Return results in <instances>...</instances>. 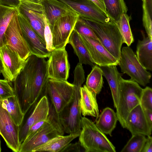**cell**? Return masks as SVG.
<instances>
[{
  "label": "cell",
  "mask_w": 152,
  "mask_h": 152,
  "mask_svg": "<svg viewBox=\"0 0 152 152\" xmlns=\"http://www.w3.org/2000/svg\"><path fill=\"white\" fill-rule=\"evenodd\" d=\"M4 79L13 82L23 67L26 60L22 58L11 47L6 45L0 49Z\"/></svg>",
  "instance_id": "10"
},
{
  "label": "cell",
  "mask_w": 152,
  "mask_h": 152,
  "mask_svg": "<svg viewBox=\"0 0 152 152\" xmlns=\"http://www.w3.org/2000/svg\"><path fill=\"white\" fill-rule=\"evenodd\" d=\"M131 17L126 13L123 14L118 21L116 23L121 36L124 43L130 46L134 41L133 36L129 25Z\"/></svg>",
  "instance_id": "31"
},
{
  "label": "cell",
  "mask_w": 152,
  "mask_h": 152,
  "mask_svg": "<svg viewBox=\"0 0 152 152\" xmlns=\"http://www.w3.org/2000/svg\"><path fill=\"white\" fill-rule=\"evenodd\" d=\"M118 65L121 72L131 77L130 80L143 86L150 82L151 74L141 65L129 46L124 47L121 49Z\"/></svg>",
  "instance_id": "8"
},
{
  "label": "cell",
  "mask_w": 152,
  "mask_h": 152,
  "mask_svg": "<svg viewBox=\"0 0 152 152\" xmlns=\"http://www.w3.org/2000/svg\"><path fill=\"white\" fill-rule=\"evenodd\" d=\"M143 110L147 121L150 127L152 129V110Z\"/></svg>",
  "instance_id": "43"
},
{
  "label": "cell",
  "mask_w": 152,
  "mask_h": 152,
  "mask_svg": "<svg viewBox=\"0 0 152 152\" xmlns=\"http://www.w3.org/2000/svg\"><path fill=\"white\" fill-rule=\"evenodd\" d=\"M41 3L51 31L56 20L70 12H75L71 8L57 0H42Z\"/></svg>",
  "instance_id": "20"
},
{
  "label": "cell",
  "mask_w": 152,
  "mask_h": 152,
  "mask_svg": "<svg viewBox=\"0 0 152 152\" xmlns=\"http://www.w3.org/2000/svg\"><path fill=\"white\" fill-rule=\"evenodd\" d=\"M73 48L74 52L77 56L79 63L81 64H88L92 67L95 65L81 39L79 34L74 29L72 32L68 41Z\"/></svg>",
  "instance_id": "26"
},
{
  "label": "cell",
  "mask_w": 152,
  "mask_h": 152,
  "mask_svg": "<svg viewBox=\"0 0 152 152\" xmlns=\"http://www.w3.org/2000/svg\"><path fill=\"white\" fill-rule=\"evenodd\" d=\"M18 15L23 37L31 55L40 58L49 57L51 52L48 51L47 49L45 42L42 40L24 16L18 12Z\"/></svg>",
  "instance_id": "11"
},
{
  "label": "cell",
  "mask_w": 152,
  "mask_h": 152,
  "mask_svg": "<svg viewBox=\"0 0 152 152\" xmlns=\"http://www.w3.org/2000/svg\"><path fill=\"white\" fill-rule=\"evenodd\" d=\"M20 126L14 122L7 111L2 106L0 100V134L8 147L13 151L19 152L21 144Z\"/></svg>",
  "instance_id": "15"
},
{
  "label": "cell",
  "mask_w": 152,
  "mask_h": 152,
  "mask_svg": "<svg viewBox=\"0 0 152 152\" xmlns=\"http://www.w3.org/2000/svg\"><path fill=\"white\" fill-rule=\"evenodd\" d=\"M152 152V137L147 136V140L141 152Z\"/></svg>",
  "instance_id": "41"
},
{
  "label": "cell",
  "mask_w": 152,
  "mask_h": 152,
  "mask_svg": "<svg viewBox=\"0 0 152 152\" xmlns=\"http://www.w3.org/2000/svg\"><path fill=\"white\" fill-rule=\"evenodd\" d=\"M64 132L54 110L50 105L48 120L31 137L21 143L19 152H32L52 139L64 135Z\"/></svg>",
  "instance_id": "6"
},
{
  "label": "cell",
  "mask_w": 152,
  "mask_h": 152,
  "mask_svg": "<svg viewBox=\"0 0 152 152\" xmlns=\"http://www.w3.org/2000/svg\"><path fill=\"white\" fill-rule=\"evenodd\" d=\"M80 133L58 136L35 148L32 152H61L66 146L78 137Z\"/></svg>",
  "instance_id": "24"
},
{
  "label": "cell",
  "mask_w": 152,
  "mask_h": 152,
  "mask_svg": "<svg viewBox=\"0 0 152 152\" xmlns=\"http://www.w3.org/2000/svg\"><path fill=\"white\" fill-rule=\"evenodd\" d=\"M143 24L148 36L152 38V0H142Z\"/></svg>",
  "instance_id": "33"
},
{
  "label": "cell",
  "mask_w": 152,
  "mask_h": 152,
  "mask_svg": "<svg viewBox=\"0 0 152 152\" xmlns=\"http://www.w3.org/2000/svg\"><path fill=\"white\" fill-rule=\"evenodd\" d=\"M75 96L74 99L57 115L64 132L68 134L80 133L82 117L79 105L80 88L85 80L82 65L78 63L74 72Z\"/></svg>",
  "instance_id": "2"
},
{
  "label": "cell",
  "mask_w": 152,
  "mask_h": 152,
  "mask_svg": "<svg viewBox=\"0 0 152 152\" xmlns=\"http://www.w3.org/2000/svg\"><path fill=\"white\" fill-rule=\"evenodd\" d=\"M71 8L81 18L107 23L111 20L90 0H57Z\"/></svg>",
  "instance_id": "14"
},
{
  "label": "cell",
  "mask_w": 152,
  "mask_h": 152,
  "mask_svg": "<svg viewBox=\"0 0 152 152\" xmlns=\"http://www.w3.org/2000/svg\"><path fill=\"white\" fill-rule=\"evenodd\" d=\"M142 40H138L136 56L141 65L147 70L152 71V38L146 37L143 31Z\"/></svg>",
  "instance_id": "22"
},
{
  "label": "cell",
  "mask_w": 152,
  "mask_h": 152,
  "mask_svg": "<svg viewBox=\"0 0 152 152\" xmlns=\"http://www.w3.org/2000/svg\"><path fill=\"white\" fill-rule=\"evenodd\" d=\"M140 104L143 110H152V89L148 86L142 89Z\"/></svg>",
  "instance_id": "36"
},
{
  "label": "cell",
  "mask_w": 152,
  "mask_h": 152,
  "mask_svg": "<svg viewBox=\"0 0 152 152\" xmlns=\"http://www.w3.org/2000/svg\"><path fill=\"white\" fill-rule=\"evenodd\" d=\"M31 108L32 110L30 114L24 123L20 126L19 138L21 144L25 140L29 129L33 125L48 117L50 110L48 97L43 96Z\"/></svg>",
  "instance_id": "18"
},
{
  "label": "cell",
  "mask_w": 152,
  "mask_h": 152,
  "mask_svg": "<svg viewBox=\"0 0 152 152\" xmlns=\"http://www.w3.org/2000/svg\"><path fill=\"white\" fill-rule=\"evenodd\" d=\"M1 141L0 140V152H1Z\"/></svg>",
  "instance_id": "46"
},
{
  "label": "cell",
  "mask_w": 152,
  "mask_h": 152,
  "mask_svg": "<svg viewBox=\"0 0 152 152\" xmlns=\"http://www.w3.org/2000/svg\"><path fill=\"white\" fill-rule=\"evenodd\" d=\"M48 119V116L46 119L41 120L33 125L29 129L25 140L29 138L36 133L47 121Z\"/></svg>",
  "instance_id": "39"
},
{
  "label": "cell",
  "mask_w": 152,
  "mask_h": 152,
  "mask_svg": "<svg viewBox=\"0 0 152 152\" xmlns=\"http://www.w3.org/2000/svg\"><path fill=\"white\" fill-rule=\"evenodd\" d=\"M80 18L91 28L102 45L119 61L124 42L116 24L112 20L104 23Z\"/></svg>",
  "instance_id": "4"
},
{
  "label": "cell",
  "mask_w": 152,
  "mask_h": 152,
  "mask_svg": "<svg viewBox=\"0 0 152 152\" xmlns=\"http://www.w3.org/2000/svg\"><path fill=\"white\" fill-rule=\"evenodd\" d=\"M79 141L86 152H115V147L91 120L82 117Z\"/></svg>",
  "instance_id": "3"
},
{
  "label": "cell",
  "mask_w": 152,
  "mask_h": 152,
  "mask_svg": "<svg viewBox=\"0 0 152 152\" xmlns=\"http://www.w3.org/2000/svg\"><path fill=\"white\" fill-rule=\"evenodd\" d=\"M20 3L18 0H0V4L8 7L17 8Z\"/></svg>",
  "instance_id": "40"
},
{
  "label": "cell",
  "mask_w": 152,
  "mask_h": 152,
  "mask_svg": "<svg viewBox=\"0 0 152 152\" xmlns=\"http://www.w3.org/2000/svg\"><path fill=\"white\" fill-rule=\"evenodd\" d=\"M75 88L73 83L49 79L47 82L44 95L48 96L51 106L57 115L74 99Z\"/></svg>",
  "instance_id": "7"
},
{
  "label": "cell",
  "mask_w": 152,
  "mask_h": 152,
  "mask_svg": "<svg viewBox=\"0 0 152 152\" xmlns=\"http://www.w3.org/2000/svg\"><path fill=\"white\" fill-rule=\"evenodd\" d=\"M79 34L94 64L99 66L118 65L119 60L112 55L100 42Z\"/></svg>",
  "instance_id": "17"
},
{
  "label": "cell",
  "mask_w": 152,
  "mask_h": 152,
  "mask_svg": "<svg viewBox=\"0 0 152 152\" xmlns=\"http://www.w3.org/2000/svg\"><path fill=\"white\" fill-rule=\"evenodd\" d=\"M4 36L6 45L11 47L22 58L26 60L31 55L22 34L17 11L10 22Z\"/></svg>",
  "instance_id": "12"
},
{
  "label": "cell",
  "mask_w": 152,
  "mask_h": 152,
  "mask_svg": "<svg viewBox=\"0 0 152 152\" xmlns=\"http://www.w3.org/2000/svg\"><path fill=\"white\" fill-rule=\"evenodd\" d=\"M49 79L48 62L45 58L31 55L14 82L13 87L25 115L44 95Z\"/></svg>",
  "instance_id": "1"
},
{
  "label": "cell",
  "mask_w": 152,
  "mask_h": 152,
  "mask_svg": "<svg viewBox=\"0 0 152 152\" xmlns=\"http://www.w3.org/2000/svg\"><path fill=\"white\" fill-rule=\"evenodd\" d=\"M96 94L90 91L86 85L81 87L80 90L79 105L81 114L96 117L99 115Z\"/></svg>",
  "instance_id": "21"
},
{
  "label": "cell",
  "mask_w": 152,
  "mask_h": 152,
  "mask_svg": "<svg viewBox=\"0 0 152 152\" xmlns=\"http://www.w3.org/2000/svg\"><path fill=\"white\" fill-rule=\"evenodd\" d=\"M125 128L130 132L132 135L140 134L147 136L151 135L152 129L149 126L140 104L129 113L127 118Z\"/></svg>",
  "instance_id": "19"
},
{
  "label": "cell",
  "mask_w": 152,
  "mask_h": 152,
  "mask_svg": "<svg viewBox=\"0 0 152 152\" xmlns=\"http://www.w3.org/2000/svg\"><path fill=\"white\" fill-rule=\"evenodd\" d=\"M103 76L106 79L110 88L114 107H117L119 96L121 74L118 71L116 65L100 66Z\"/></svg>",
  "instance_id": "23"
},
{
  "label": "cell",
  "mask_w": 152,
  "mask_h": 152,
  "mask_svg": "<svg viewBox=\"0 0 152 152\" xmlns=\"http://www.w3.org/2000/svg\"><path fill=\"white\" fill-rule=\"evenodd\" d=\"M49 58L47 61L49 79L67 81L70 67L65 48L54 49Z\"/></svg>",
  "instance_id": "13"
},
{
  "label": "cell",
  "mask_w": 152,
  "mask_h": 152,
  "mask_svg": "<svg viewBox=\"0 0 152 152\" xmlns=\"http://www.w3.org/2000/svg\"><path fill=\"white\" fill-rule=\"evenodd\" d=\"M86 152V150L80 142L75 143H69L66 146L61 152Z\"/></svg>",
  "instance_id": "38"
},
{
  "label": "cell",
  "mask_w": 152,
  "mask_h": 152,
  "mask_svg": "<svg viewBox=\"0 0 152 152\" xmlns=\"http://www.w3.org/2000/svg\"><path fill=\"white\" fill-rule=\"evenodd\" d=\"M1 102L3 107L7 111L15 123L20 126L23 122L25 115L17 94L2 100Z\"/></svg>",
  "instance_id": "27"
},
{
  "label": "cell",
  "mask_w": 152,
  "mask_h": 152,
  "mask_svg": "<svg viewBox=\"0 0 152 152\" xmlns=\"http://www.w3.org/2000/svg\"><path fill=\"white\" fill-rule=\"evenodd\" d=\"M3 69L2 64L1 60L0 57V75L2 73V70Z\"/></svg>",
  "instance_id": "45"
},
{
  "label": "cell",
  "mask_w": 152,
  "mask_h": 152,
  "mask_svg": "<svg viewBox=\"0 0 152 152\" xmlns=\"http://www.w3.org/2000/svg\"><path fill=\"white\" fill-rule=\"evenodd\" d=\"M44 20L45 24L44 36L46 48L48 51L51 52L54 50L53 46L52 34L45 14Z\"/></svg>",
  "instance_id": "37"
},
{
  "label": "cell",
  "mask_w": 152,
  "mask_h": 152,
  "mask_svg": "<svg viewBox=\"0 0 152 152\" xmlns=\"http://www.w3.org/2000/svg\"><path fill=\"white\" fill-rule=\"evenodd\" d=\"M103 1L107 15L115 23L123 14L126 13L128 9L124 0Z\"/></svg>",
  "instance_id": "28"
},
{
  "label": "cell",
  "mask_w": 152,
  "mask_h": 152,
  "mask_svg": "<svg viewBox=\"0 0 152 152\" xmlns=\"http://www.w3.org/2000/svg\"><path fill=\"white\" fill-rule=\"evenodd\" d=\"M17 10L26 19L33 28L45 42L44 36L45 12L41 2H20Z\"/></svg>",
  "instance_id": "16"
},
{
  "label": "cell",
  "mask_w": 152,
  "mask_h": 152,
  "mask_svg": "<svg viewBox=\"0 0 152 152\" xmlns=\"http://www.w3.org/2000/svg\"><path fill=\"white\" fill-rule=\"evenodd\" d=\"M146 140L147 138L144 135H133L121 152H141Z\"/></svg>",
  "instance_id": "32"
},
{
  "label": "cell",
  "mask_w": 152,
  "mask_h": 152,
  "mask_svg": "<svg viewBox=\"0 0 152 152\" xmlns=\"http://www.w3.org/2000/svg\"><path fill=\"white\" fill-rule=\"evenodd\" d=\"M79 18L78 14L72 12L56 20L51 31L53 46L54 49L65 48Z\"/></svg>",
  "instance_id": "9"
},
{
  "label": "cell",
  "mask_w": 152,
  "mask_h": 152,
  "mask_svg": "<svg viewBox=\"0 0 152 152\" xmlns=\"http://www.w3.org/2000/svg\"><path fill=\"white\" fill-rule=\"evenodd\" d=\"M17 8L0 4V49L6 45L4 34Z\"/></svg>",
  "instance_id": "29"
},
{
  "label": "cell",
  "mask_w": 152,
  "mask_h": 152,
  "mask_svg": "<svg viewBox=\"0 0 152 152\" xmlns=\"http://www.w3.org/2000/svg\"><path fill=\"white\" fill-rule=\"evenodd\" d=\"M90 0L96 5L104 13L107 15L103 0Z\"/></svg>",
  "instance_id": "42"
},
{
  "label": "cell",
  "mask_w": 152,
  "mask_h": 152,
  "mask_svg": "<svg viewBox=\"0 0 152 152\" xmlns=\"http://www.w3.org/2000/svg\"><path fill=\"white\" fill-rule=\"evenodd\" d=\"M142 90L136 82L121 78L116 113L118 121L124 128H125L127 118L130 112L140 104Z\"/></svg>",
  "instance_id": "5"
},
{
  "label": "cell",
  "mask_w": 152,
  "mask_h": 152,
  "mask_svg": "<svg viewBox=\"0 0 152 152\" xmlns=\"http://www.w3.org/2000/svg\"><path fill=\"white\" fill-rule=\"evenodd\" d=\"M12 82L0 79V100L15 94Z\"/></svg>",
  "instance_id": "35"
},
{
  "label": "cell",
  "mask_w": 152,
  "mask_h": 152,
  "mask_svg": "<svg viewBox=\"0 0 152 152\" xmlns=\"http://www.w3.org/2000/svg\"><path fill=\"white\" fill-rule=\"evenodd\" d=\"M20 2H41L42 0H18Z\"/></svg>",
  "instance_id": "44"
},
{
  "label": "cell",
  "mask_w": 152,
  "mask_h": 152,
  "mask_svg": "<svg viewBox=\"0 0 152 152\" xmlns=\"http://www.w3.org/2000/svg\"><path fill=\"white\" fill-rule=\"evenodd\" d=\"M78 34L99 41L91 28L80 17L74 29Z\"/></svg>",
  "instance_id": "34"
},
{
  "label": "cell",
  "mask_w": 152,
  "mask_h": 152,
  "mask_svg": "<svg viewBox=\"0 0 152 152\" xmlns=\"http://www.w3.org/2000/svg\"><path fill=\"white\" fill-rule=\"evenodd\" d=\"M96 119L95 124L97 127L104 134L112 136L118 121L116 113L111 108L106 107Z\"/></svg>",
  "instance_id": "25"
},
{
  "label": "cell",
  "mask_w": 152,
  "mask_h": 152,
  "mask_svg": "<svg viewBox=\"0 0 152 152\" xmlns=\"http://www.w3.org/2000/svg\"><path fill=\"white\" fill-rule=\"evenodd\" d=\"M88 75L86 82L87 87L96 94L101 91L104 83L102 71L100 66L95 65Z\"/></svg>",
  "instance_id": "30"
}]
</instances>
